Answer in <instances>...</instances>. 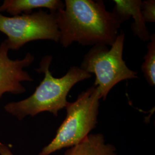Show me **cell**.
Returning a JSON list of instances; mask_svg holds the SVG:
<instances>
[{"mask_svg": "<svg viewBox=\"0 0 155 155\" xmlns=\"http://www.w3.org/2000/svg\"><path fill=\"white\" fill-rule=\"evenodd\" d=\"M55 14L59 41L64 48L75 41L82 45L111 46L122 24L106 9L103 1L66 0L64 9Z\"/></svg>", "mask_w": 155, "mask_h": 155, "instance_id": "cell-1", "label": "cell"}, {"mask_svg": "<svg viewBox=\"0 0 155 155\" xmlns=\"http://www.w3.org/2000/svg\"><path fill=\"white\" fill-rule=\"evenodd\" d=\"M52 60V57L49 55L42 59L36 71L44 73L43 80L27 98L7 104L4 106L7 113L20 120L28 116H35L45 111H48L57 117L59 111L68 105L67 97L72 87L91 77V74L78 66L70 67L66 74L61 78L54 77L50 70Z\"/></svg>", "mask_w": 155, "mask_h": 155, "instance_id": "cell-2", "label": "cell"}, {"mask_svg": "<svg viewBox=\"0 0 155 155\" xmlns=\"http://www.w3.org/2000/svg\"><path fill=\"white\" fill-rule=\"evenodd\" d=\"M101 99L98 86L93 85L79 94L66 107V117L58 128L55 137L39 155H50L81 142L96 127Z\"/></svg>", "mask_w": 155, "mask_h": 155, "instance_id": "cell-3", "label": "cell"}, {"mask_svg": "<svg viewBox=\"0 0 155 155\" xmlns=\"http://www.w3.org/2000/svg\"><path fill=\"white\" fill-rule=\"evenodd\" d=\"M124 40L125 35L121 32L110 48L106 45H94L84 56L80 67L86 72L95 75L93 85L98 87L103 100L117 83L138 78L137 73L130 70L122 59Z\"/></svg>", "mask_w": 155, "mask_h": 155, "instance_id": "cell-4", "label": "cell"}, {"mask_svg": "<svg viewBox=\"0 0 155 155\" xmlns=\"http://www.w3.org/2000/svg\"><path fill=\"white\" fill-rule=\"evenodd\" d=\"M56 12L40 10L31 14L7 17L0 13V32L5 34L9 50H17L29 41L50 40L59 42Z\"/></svg>", "mask_w": 155, "mask_h": 155, "instance_id": "cell-5", "label": "cell"}, {"mask_svg": "<svg viewBox=\"0 0 155 155\" xmlns=\"http://www.w3.org/2000/svg\"><path fill=\"white\" fill-rule=\"evenodd\" d=\"M9 48L5 40L0 45V100L6 93L22 94L26 89L22 82H32L33 78L24 68L29 66L35 57L28 52L21 60H12L8 56Z\"/></svg>", "mask_w": 155, "mask_h": 155, "instance_id": "cell-6", "label": "cell"}, {"mask_svg": "<svg viewBox=\"0 0 155 155\" xmlns=\"http://www.w3.org/2000/svg\"><path fill=\"white\" fill-rule=\"evenodd\" d=\"M115 4L113 13L123 23L128 20L131 16L134 20L131 25V28L134 35L144 41L150 39L149 31L141 14V0H114Z\"/></svg>", "mask_w": 155, "mask_h": 155, "instance_id": "cell-7", "label": "cell"}, {"mask_svg": "<svg viewBox=\"0 0 155 155\" xmlns=\"http://www.w3.org/2000/svg\"><path fill=\"white\" fill-rule=\"evenodd\" d=\"M64 3L60 0H5L0 6V13L6 12L13 16L22 12L30 13L33 9L47 8L51 12L63 9Z\"/></svg>", "mask_w": 155, "mask_h": 155, "instance_id": "cell-8", "label": "cell"}, {"mask_svg": "<svg viewBox=\"0 0 155 155\" xmlns=\"http://www.w3.org/2000/svg\"><path fill=\"white\" fill-rule=\"evenodd\" d=\"M64 155H117L116 149L106 144L102 134H91L64 152Z\"/></svg>", "mask_w": 155, "mask_h": 155, "instance_id": "cell-9", "label": "cell"}, {"mask_svg": "<svg viewBox=\"0 0 155 155\" xmlns=\"http://www.w3.org/2000/svg\"><path fill=\"white\" fill-rule=\"evenodd\" d=\"M144 62L141 66V70L147 83L150 86L155 84V35L152 33L150 36V42L147 45V52L144 55Z\"/></svg>", "mask_w": 155, "mask_h": 155, "instance_id": "cell-10", "label": "cell"}, {"mask_svg": "<svg viewBox=\"0 0 155 155\" xmlns=\"http://www.w3.org/2000/svg\"><path fill=\"white\" fill-rule=\"evenodd\" d=\"M141 14L145 22H155V1H142Z\"/></svg>", "mask_w": 155, "mask_h": 155, "instance_id": "cell-11", "label": "cell"}, {"mask_svg": "<svg viewBox=\"0 0 155 155\" xmlns=\"http://www.w3.org/2000/svg\"><path fill=\"white\" fill-rule=\"evenodd\" d=\"M0 155H14L6 145L0 142Z\"/></svg>", "mask_w": 155, "mask_h": 155, "instance_id": "cell-12", "label": "cell"}]
</instances>
